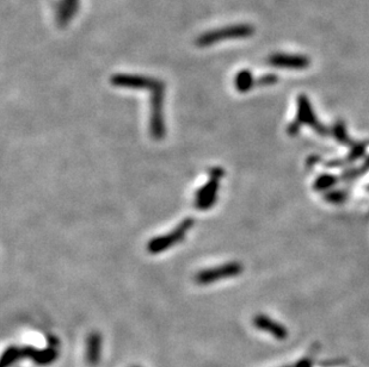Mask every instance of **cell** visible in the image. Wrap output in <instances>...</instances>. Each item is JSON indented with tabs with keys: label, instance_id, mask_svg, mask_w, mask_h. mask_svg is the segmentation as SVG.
<instances>
[{
	"label": "cell",
	"instance_id": "1",
	"mask_svg": "<svg viewBox=\"0 0 369 367\" xmlns=\"http://www.w3.org/2000/svg\"><path fill=\"white\" fill-rule=\"evenodd\" d=\"M150 134L152 139L160 141L165 136V121H164V95L165 83L158 82L150 91Z\"/></svg>",
	"mask_w": 369,
	"mask_h": 367
},
{
	"label": "cell",
	"instance_id": "2",
	"mask_svg": "<svg viewBox=\"0 0 369 367\" xmlns=\"http://www.w3.org/2000/svg\"><path fill=\"white\" fill-rule=\"evenodd\" d=\"M195 225V220L192 217H186L183 220L178 223L172 231L168 232L165 235L157 236L148 242L147 250L150 254H159V253L165 252L166 249L171 248L177 243L182 242L188 234V231Z\"/></svg>",
	"mask_w": 369,
	"mask_h": 367
},
{
	"label": "cell",
	"instance_id": "3",
	"mask_svg": "<svg viewBox=\"0 0 369 367\" xmlns=\"http://www.w3.org/2000/svg\"><path fill=\"white\" fill-rule=\"evenodd\" d=\"M225 171L221 167H213L209 169V178L203 186L196 191L195 196V208L198 210H208L213 208L218 199V191L220 187V181L224 178Z\"/></svg>",
	"mask_w": 369,
	"mask_h": 367
},
{
	"label": "cell",
	"instance_id": "4",
	"mask_svg": "<svg viewBox=\"0 0 369 367\" xmlns=\"http://www.w3.org/2000/svg\"><path fill=\"white\" fill-rule=\"evenodd\" d=\"M252 34H254V28L251 25H248V24H236V25L225 26V28L206 32V34H203L197 38L196 44L198 47H209L224 40L249 37Z\"/></svg>",
	"mask_w": 369,
	"mask_h": 367
},
{
	"label": "cell",
	"instance_id": "5",
	"mask_svg": "<svg viewBox=\"0 0 369 367\" xmlns=\"http://www.w3.org/2000/svg\"><path fill=\"white\" fill-rule=\"evenodd\" d=\"M242 272L243 265L238 261H231L226 262L224 265H220V266L207 268V270L201 271V272L196 274L195 280L196 283L200 285H208L213 284V283L215 282H219V280L221 279L236 277Z\"/></svg>",
	"mask_w": 369,
	"mask_h": 367
},
{
	"label": "cell",
	"instance_id": "6",
	"mask_svg": "<svg viewBox=\"0 0 369 367\" xmlns=\"http://www.w3.org/2000/svg\"><path fill=\"white\" fill-rule=\"evenodd\" d=\"M160 80L154 79V77L138 75V74H115L110 77V82L112 86L121 88H129V89H144V91L150 92L154 86L158 85Z\"/></svg>",
	"mask_w": 369,
	"mask_h": 367
},
{
	"label": "cell",
	"instance_id": "7",
	"mask_svg": "<svg viewBox=\"0 0 369 367\" xmlns=\"http://www.w3.org/2000/svg\"><path fill=\"white\" fill-rule=\"evenodd\" d=\"M23 358H28L38 365L46 366L55 362L56 358H58V352H56L55 347H52V346H49L46 350H36V348L28 346V347L20 348V359H23Z\"/></svg>",
	"mask_w": 369,
	"mask_h": 367
},
{
	"label": "cell",
	"instance_id": "8",
	"mask_svg": "<svg viewBox=\"0 0 369 367\" xmlns=\"http://www.w3.org/2000/svg\"><path fill=\"white\" fill-rule=\"evenodd\" d=\"M254 326L257 329L272 334L274 338L277 340H284L288 338V330L281 323L272 320L266 315L255 316Z\"/></svg>",
	"mask_w": 369,
	"mask_h": 367
},
{
	"label": "cell",
	"instance_id": "9",
	"mask_svg": "<svg viewBox=\"0 0 369 367\" xmlns=\"http://www.w3.org/2000/svg\"><path fill=\"white\" fill-rule=\"evenodd\" d=\"M100 354H102V336L98 332L89 334L88 339H86V362L91 366L98 365L100 360Z\"/></svg>",
	"mask_w": 369,
	"mask_h": 367
},
{
	"label": "cell",
	"instance_id": "10",
	"mask_svg": "<svg viewBox=\"0 0 369 367\" xmlns=\"http://www.w3.org/2000/svg\"><path fill=\"white\" fill-rule=\"evenodd\" d=\"M269 62L277 67L287 68H303L308 64L307 59L295 55H285V54H275L270 58Z\"/></svg>",
	"mask_w": 369,
	"mask_h": 367
},
{
	"label": "cell",
	"instance_id": "11",
	"mask_svg": "<svg viewBox=\"0 0 369 367\" xmlns=\"http://www.w3.org/2000/svg\"><path fill=\"white\" fill-rule=\"evenodd\" d=\"M79 7V0H60L56 10V16H58V22L60 25H66V24L72 19V17L76 14Z\"/></svg>",
	"mask_w": 369,
	"mask_h": 367
},
{
	"label": "cell",
	"instance_id": "12",
	"mask_svg": "<svg viewBox=\"0 0 369 367\" xmlns=\"http://www.w3.org/2000/svg\"><path fill=\"white\" fill-rule=\"evenodd\" d=\"M255 82L256 81L254 76H252L251 72L248 70L240 71L236 75V79H234V85H236L237 91L242 92V93L250 91L252 88V86L255 85Z\"/></svg>",
	"mask_w": 369,
	"mask_h": 367
},
{
	"label": "cell",
	"instance_id": "13",
	"mask_svg": "<svg viewBox=\"0 0 369 367\" xmlns=\"http://www.w3.org/2000/svg\"><path fill=\"white\" fill-rule=\"evenodd\" d=\"M20 359V348L19 347H10L4 352L1 358V367H10L13 365L17 360Z\"/></svg>",
	"mask_w": 369,
	"mask_h": 367
},
{
	"label": "cell",
	"instance_id": "14",
	"mask_svg": "<svg viewBox=\"0 0 369 367\" xmlns=\"http://www.w3.org/2000/svg\"><path fill=\"white\" fill-rule=\"evenodd\" d=\"M299 119L302 121L303 123L308 124H314V117L313 113H312L311 105H309L307 99H301L300 100V109H299Z\"/></svg>",
	"mask_w": 369,
	"mask_h": 367
},
{
	"label": "cell",
	"instance_id": "15",
	"mask_svg": "<svg viewBox=\"0 0 369 367\" xmlns=\"http://www.w3.org/2000/svg\"><path fill=\"white\" fill-rule=\"evenodd\" d=\"M48 342H49V346H52V347H56V346L59 345V340L55 338V336H48Z\"/></svg>",
	"mask_w": 369,
	"mask_h": 367
},
{
	"label": "cell",
	"instance_id": "16",
	"mask_svg": "<svg viewBox=\"0 0 369 367\" xmlns=\"http://www.w3.org/2000/svg\"><path fill=\"white\" fill-rule=\"evenodd\" d=\"M297 367H311V363H309L308 360H303V362H301L297 365Z\"/></svg>",
	"mask_w": 369,
	"mask_h": 367
},
{
	"label": "cell",
	"instance_id": "17",
	"mask_svg": "<svg viewBox=\"0 0 369 367\" xmlns=\"http://www.w3.org/2000/svg\"><path fill=\"white\" fill-rule=\"evenodd\" d=\"M133 367H139V366H133Z\"/></svg>",
	"mask_w": 369,
	"mask_h": 367
}]
</instances>
